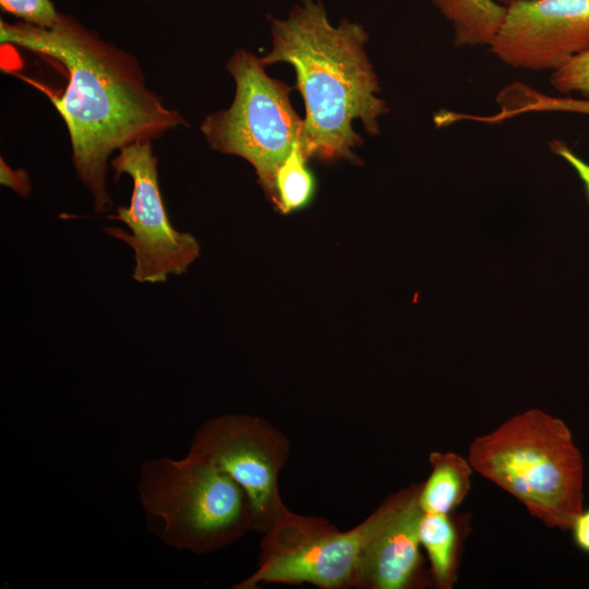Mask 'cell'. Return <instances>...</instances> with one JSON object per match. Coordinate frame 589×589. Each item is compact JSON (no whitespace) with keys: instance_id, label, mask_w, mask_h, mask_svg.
<instances>
[{"instance_id":"1","label":"cell","mask_w":589,"mask_h":589,"mask_svg":"<svg viewBox=\"0 0 589 589\" xmlns=\"http://www.w3.org/2000/svg\"><path fill=\"white\" fill-rule=\"evenodd\" d=\"M0 40L49 58L67 72L65 89L50 99L67 125L75 172L97 213L112 207L106 182L109 156L185 124L146 86L131 55L68 15L60 13L50 26L1 21Z\"/></svg>"},{"instance_id":"2","label":"cell","mask_w":589,"mask_h":589,"mask_svg":"<svg viewBox=\"0 0 589 589\" xmlns=\"http://www.w3.org/2000/svg\"><path fill=\"white\" fill-rule=\"evenodd\" d=\"M272 34L273 49L262 61L265 65L286 62L296 70L305 103L302 147L306 157L353 160L352 149L362 143L352 129L353 120H361L375 135L378 118L387 112L365 53L366 32L348 20L333 26L320 1L302 0L286 20L273 22Z\"/></svg>"},{"instance_id":"3","label":"cell","mask_w":589,"mask_h":589,"mask_svg":"<svg viewBox=\"0 0 589 589\" xmlns=\"http://www.w3.org/2000/svg\"><path fill=\"white\" fill-rule=\"evenodd\" d=\"M474 470L551 528L569 531L584 509V459L564 421L529 409L469 446Z\"/></svg>"},{"instance_id":"4","label":"cell","mask_w":589,"mask_h":589,"mask_svg":"<svg viewBox=\"0 0 589 589\" xmlns=\"http://www.w3.org/2000/svg\"><path fill=\"white\" fill-rule=\"evenodd\" d=\"M137 493L160 539L179 551L214 552L255 528L242 488L218 467L191 453L181 459L144 461Z\"/></svg>"},{"instance_id":"5","label":"cell","mask_w":589,"mask_h":589,"mask_svg":"<svg viewBox=\"0 0 589 589\" xmlns=\"http://www.w3.org/2000/svg\"><path fill=\"white\" fill-rule=\"evenodd\" d=\"M227 69L236 82L235 99L205 118L201 130L213 149L249 161L272 199L279 166L302 144L303 120L290 104L291 88L269 77L262 59L239 49Z\"/></svg>"},{"instance_id":"6","label":"cell","mask_w":589,"mask_h":589,"mask_svg":"<svg viewBox=\"0 0 589 589\" xmlns=\"http://www.w3.org/2000/svg\"><path fill=\"white\" fill-rule=\"evenodd\" d=\"M361 525L341 531L323 517L285 510L264 532L256 570L233 586L309 584L321 589L354 588Z\"/></svg>"},{"instance_id":"7","label":"cell","mask_w":589,"mask_h":589,"mask_svg":"<svg viewBox=\"0 0 589 589\" xmlns=\"http://www.w3.org/2000/svg\"><path fill=\"white\" fill-rule=\"evenodd\" d=\"M110 166L115 179L128 175L133 189L129 206H119L108 219L119 220L130 231L106 227L107 235L133 251L132 277L137 283H165L170 275H182L200 255L197 240L172 226L160 193L157 157L152 142H136L122 147Z\"/></svg>"},{"instance_id":"8","label":"cell","mask_w":589,"mask_h":589,"mask_svg":"<svg viewBox=\"0 0 589 589\" xmlns=\"http://www.w3.org/2000/svg\"><path fill=\"white\" fill-rule=\"evenodd\" d=\"M189 453L231 477L245 492L255 520L264 532L285 510L278 477L290 442L268 421L250 414H221L206 420L195 432Z\"/></svg>"},{"instance_id":"9","label":"cell","mask_w":589,"mask_h":589,"mask_svg":"<svg viewBox=\"0 0 589 589\" xmlns=\"http://www.w3.org/2000/svg\"><path fill=\"white\" fill-rule=\"evenodd\" d=\"M488 48L510 68L552 73L589 50V0L513 2Z\"/></svg>"},{"instance_id":"10","label":"cell","mask_w":589,"mask_h":589,"mask_svg":"<svg viewBox=\"0 0 589 589\" xmlns=\"http://www.w3.org/2000/svg\"><path fill=\"white\" fill-rule=\"evenodd\" d=\"M422 482L400 489L362 522L354 588L409 589L426 584L420 553Z\"/></svg>"},{"instance_id":"11","label":"cell","mask_w":589,"mask_h":589,"mask_svg":"<svg viewBox=\"0 0 589 589\" xmlns=\"http://www.w3.org/2000/svg\"><path fill=\"white\" fill-rule=\"evenodd\" d=\"M431 473L422 482L419 502L423 512L450 514L471 486L473 467L456 453L433 452L429 457Z\"/></svg>"},{"instance_id":"12","label":"cell","mask_w":589,"mask_h":589,"mask_svg":"<svg viewBox=\"0 0 589 589\" xmlns=\"http://www.w3.org/2000/svg\"><path fill=\"white\" fill-rule=\"evenodd\" d=\"M431 1L450 23L456 47H489L506 13V5L497 0Z\"/></svg>"},{"instance_id":"13","label":"cell","mask_w":589,"mask_h":589,"mask_svg":"<svg viewBox=\"0 0 589 589\" xmlns=\"http://www.w3.org/2000/svg\"><path fill=\"white\" fill-rule=\"evenodd\" d=\"M419 539L430 561V577L437 588L449 589L456 579L459 531L449 514L423 512Z\"/></svg>"},{"instance_id":"14","label":"cell","mask_w":589,"mask_h":589,"mask_svg":"<svg viewBox=\"0 0 589 589\" xmlns=\"http://www.w3.org/2000/svg\"><path fill=\"white\" fill-rule=\"evenodd\" d=\"M498 112L473 116L476 122L498 123L520 115L534 112H568L589 116V98L570 95H548L525 83L505 86L496 96Z\"/></svg>"},{"instance_id":"15","label":"cell","mask_w":589,"mask_h":589,"mask_svg":"<svg viewBox=\"0 0 589 589\" xmlns=\"http://www.w3.org/2000/svg\"><path fill=\"white\" fill-rule=\"evenodd\" d=\"M306 159L299 143L276 172L272 200L284 214L304 207L312 199L314 180L306 167Z\"/></svg>"},{"instance_id":"16","label":"cell","mask_w":589,"mask_h":589,"mask_svg":"<svg viewBox=\"0 0 589 589\" xmlns=\"http://www.w3.org/2000/svg\"><path fill=\"white\" fill-rule=\"evenodd\" d=\"M550 82L563 95L579 94L589 98V50L553 71Z\"/></svg>"},{"instance_id":"17","label":"cell","mask_w":589,"mask_h":589,"mask_svg":"<svg viewBox=\"0 0 589 589\" xmlns=\"http://www.w3.org/2000/svg\"><path fill=\"white\" fill-rule=\"evenodd\" d=\"M0 5L22 22L37 26L52 25L60 14L50 0H0Z\"/></svg>"},{"instance_id":"18","label":"cell","mask_w":589,"mask_h":589,"mask_svg":"<svg viewBox=\"0 0 589 589\" xmlns=\"http://www.w3.org/2000/svg\"><path fill=\"white\" fill-rule=\"evenodd\" d=\"M0 182L24 199L31 195L32 184L28 173L24 169H12L3 158L0 159Z\"/></svg>"},{"instance_id":"19","label":"cell","mask_w":589,"mask_h":589,"mask_svg":"<svg viewBox=\"0 0 589 589\" xmlns=\"http://www.w3.org/2000/svg\"><path fill=\"white\" fill-rule=\"evenodd\" d=\"M554 154L567 161L580 178L589 200V163L577 156L564 142L554 140L550 143Z\"/></svg>"},{"instance_id":"20","label":"cell","mask_w":589,"mask_h":589,"mask_svg":"<svg viewBox=\"0 0 589 589\" xmlns=\"http://www.w3.org/2000/svg\"><path fill=\"white\" fill-rule=\"evenodd\" d=\"M575 545L589 554V508H584L569 529Z\"/></svg>"},{"instance_id":"21","label":"cell","mask_w":589,"mask_h":589,"mask_svg":"<svg viewBox=\"0 0 589 589\" xmlns=\"http://www.w3.org/2000/svg\"><path fill=\"white\" fill-rule=\"evenodd\" d=\"M503 5H508L513 2L521 1V0H497Z\"/></svg>"}]
</instances>
